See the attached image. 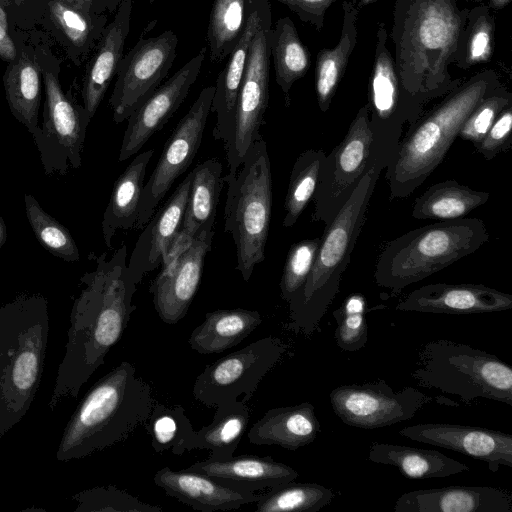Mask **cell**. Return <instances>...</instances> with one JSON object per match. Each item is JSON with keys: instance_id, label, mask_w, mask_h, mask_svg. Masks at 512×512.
<instances>
[{"instance_id": "obj_32", "label": "cell", "mask_w": 512, "mask_h": 512, "mask_svg": "<svg viewBox=\"0 0 512 512\" xmlns=\"http://www.w3.org/2000/svg\"><path fill=\"white\" fill-rule=\"evenodd\" d=\"M343 21L338 43L321 49L316 56L315 91L320 111H328L348 61L357 43V20L360 7L357 0L342 2Z\"/></svg>"}, {"instance_id": "obj_1", "label": "cell", "mask_w": 512, "mask_h": 512, "mask_svg": "<svg viewBox=\"0 0 512 512\" xmlns=\"http://www.w3.org/2000/svg\"><path fill=\"white\" fill-rule=\"evenodd\" d=\"M122 244L110 258H95V269L80 278L81 289L70 312L63 358L58 365L48 408L54 411L64 400L77 398L81 388L104 364L136 310L132 279Z\"/></svg>"}, {"instance_id": "obj_33", "label": "cell", "mask_w": 512, "mask_h": 512, "mask_svg": "<svg viewBox=\"0 0 512 512\" xmlns=\"http://www.w3.org/2000/svg\"><path fill=\"white\" fill-rule=\"evenodd\" d=\"M259 311L243 308L219 309L205 314L188 339L190 348L200 354H216L247 338L260 324Z\"/></svg>"}, {"instance_id": "obj_15", "label": "cell", "mask_w": 512, "mask_h": 512, "mask_svg": "<svg viewBox=\"0 0 512 512\" xmlns=\"http://www.w3.org/2000/svg\"><path fill=\"white\" fill-rule=\"evenodd\" d=\"M178 37L172 30L141 37L121 59L109 98L113 121L121 123L161 85L176 58Z\"/></svg>"}, {"instance_id": "obj_46", "label": "cell", "mask_w": 512, "mask_h": 512, "mask_svg": "<svg viewBox=\"0 0 512 512\" xmlns=\"http://www.w3.org/2000/svg\"><path fill=\"white\" fill-rule=\"evenodd\" d=\"M366 300L362 294L349 295L339 308L332 312L336 321V344L346 352H356L368 341L365 317Z\"/></svg>"}, {"instance_id": "obj_41", "label": "cell", "mask_w": 512, "mask_h": 512, "mask_svg": "<svg viewBox=\"0 0 512 512\" xmlns=\"http://www.w3.org/2000/svg\"><path fill=\"white\" fill-rule=\"evenodd\" d=\"M495 21L488 5L469 8L467 22L458 42L453 65L467 70L488 62L494 47Z\"/></svg>"}, {"instance_id": "obj_2", "label": "cell", "mask_w": 512, "mask_h": 512, "mask_svg": "<svg viewBox=\"0 0 512 512\" xmlns=\"http://www.w3.org/2000/svg\"><path fill=\"white\" fill-rule=\"evenodd\" d=\"M469 8L459 0H396L390 37L405 93L423 107L463 80L449 71Z\"/></svg>"}, {"instance_id": "obj_4", "label": "cell", "mask_w": 512, "mask_h": 512, "mask_svg": "<svg viewBox=\"0 0 512 512\" xmlns=\"http://www.w3.org/2000/svg\"><path fill=\"white\" fill-rule=\"evenodd\" d=\"M500 84L495 70L480 71L407 128L386 168L390 199L406 198L426 181L446 156L468 115Z\"/></svg>"}, {"instance_id": "obj_16", "label": "cell", "mask_w": 512, "mask_h": 512, "mask_svg": "<svg viewBox=\"0 0 512 512\" xmlns=\"http://www.w3.org/2000/svg\"><path fill=\"white\" fill-rule=\"evenodd\" d=\"M272 18L256 32L247 58L240 86L233 132L225 145L228 163L227 177L240 168L249 147L262 138L260 127L269 101L270 30Z\"/></svg>"}, {"instance_id": "obj_53", "label": "cell", "mask_w": 512, "mask_h": 512, "mask_svg": "<svg viewBox=\"0 0 512 512\" xmlns=\"http://www.w3.org/2000/svg\"><path fill=\"white\" fill-rule=\"evenodd\" d=\"M65 4L98 14L104 13L101 0H60Z\"/></svg>"}, {"instance_id": "obj_52", "label": "cell", "mask_w": 512, "mask_h": 512, "mask_svg": "<svg viewBox=\"0 0 512 512\" xmlns=\"http://www.w3.org/2000/svg\"><path fill=\"white\" fill-rule=\"evenodd\" d=\"M40 2L41 0H13L12 9L9 11L11 19L24 16L35 18Z\"/></svg>"}, {"instance_id": "obj_30", "label": "cell", "mask_w": 512, "mask_h": 512, "mask_svg": "<svg viewBox=\"0 0 512 512\" xmlns=\"http://www.w3.org/2000/svg\"><path fill=\"white\" fill-rule=\"evenodd\" d=\"M315 408L310 402L269 409L247 433L254 445H277L297 450L312 443L320 432Z\"/></svg>"}, {"instance_id": "obj_56", "label": "cell", "mask_w": 512, "mask_h": 512, "mask_svg": "<svg viewBox=\"0 0 512 512\" xmlns=\"http://www.w3.org/2000/svg\"><path fill=\"white\" fill-rule=\"evenodd\" d=\"M7 239V227L5 221L2 217H0V249L5 244Z\"/></svg>"}, {"instance_id": "obj_44", "label": "cell", "mask_w": 512, "mask_h": 512, "mask_svg": "<svg viewBox=\"0 0 512 512\" xmlns=\"http://www.w3.org/2000/svg\"><path fill=\"white\" fill-rule=\"evenodd\" d=\"M24 206L28 222L41 246L64 261H79V249L68 229L48 214L33 195L24 194Z\"/></svg>"}, {"instance_id": "obj_3", "label": "cell", "mask_w": 512, "mask_h": 512, "mask_svg": "<svg viewBox=\"0 0 512 512\" xmlns=\"http://www.w3.org/2000/svg\"><path fill=\"white\" fill-rule=\"evenodd\" d=\"M155 399L135 366L122 361L84 395L60 439L56 460L85 458L123 442L148 420Z\"/></svg>"}, {"instance_id": "obj_51", "label": "cell", "mask_w": 512, "mask_h": 512, "mask_svg": "<svg viewBox=\"0 0 512 512\" xmlns=\"http://www.w3.org/2000/svg\"><path fill=\"white\" fill-rule=\"evenodd\" d=\"M10 20L9 10L0 4V58L7 63L13 62L18 53Z\"/></svg>"}, {"instance_id": "obj_6", "label": "cell", "mask_w": 512, "mask_h": 512, "mask_svg": "<svg viewBox=\"0 0 512 512\" xmlns=\"http://www.w3.org/2000/svg\"><path fill=\"white\" fill-rule=\"evenodd\" d=\"M372 163L331 222L326 224L312 269L290 299L287 328L310 337L340 288V281L365 223L367 209L385 164Z\"/></svg>"}, {"instance_id": "obj_35", "label": "cell", "mask_w": 512, "mask_h": 512, "mask_svg": "<svg viewBox=\"0 0 512 512\" xmlns=\"http://www.w3.org/2000/svg\"><path fill=\"white\" fill-rule=\"evenodd\" d=\"M189 195L180 231L194 239L204 231L213 230L216 209L223 187L222 164L208 159L191 172Z\"/></svg>"}, {"instance_id": "obj_45", "label": "cell", "mask_w": 512, "mask_h": 512, "mask_svg": "<svg viewBox=\"0 0 512 512\" xmlns=\"http://www.w3.org/2000/svg\"><path fill=\"white\" fill-rule=\"evenodd\" d=\"M74 512H162L163 508L139 500L115 486H96L72 496Z\"/></svg>"}, {"instance_id": "obj_48", "label": "cell", "mask_w": 512, "mask_h": 512, "mask_svg": "<svg viewBox=\"0 0 512 512\" xmlns=\"http://www.w3.org/2000/svg\"><path fill=\"white\" fill-rule=\"evenodd\" d=\"M512 104V93L502 84L489 93L468 115L458 136L477 144L487 133L499 113Z\"/></svg>"}, {"instance_id": "obj_14", "label": "cell", "mask_w": 512, "mask_h": 512, "mask_svg": "<svg viewBox=\"0 0 512 512\" xmlns=\"http://www.w3.org/2000/svg\"><path fill=\"white\" fill-rule=\"evenodd\" d=\"M334 413L351 427L376 429L412 419L425 405L456 406L444 397L429 396L413 387L394 391L384 380L343 384L329 393Z\"/></svg>"}, {"instance_id": "obj_7", "label": "cell", "mask_w": 512, "mask_h": 512, "mask_svg": "<svg viewBox=\"0 0 512 512\" xmlns=\"http://www.w3.org/2000/svg\"><path fill=\"white\" fill-rule=\"evenodd\" d=\"M488 240L487 228L478 218L438 221L410 230L381 251L375 282L397 294L474 253Z\"/></svg>"}, {"instance_id": "obj_25", "label": "cell", "mask_w": 512, "mask_h": 512, "mask_svg": "<svg viewBox=\"0 0 512 512\" xmlns=\"http://www.w3.org/2000/svg\"><path fill=\"white\" fill-rule=\"evenodd\" d=\"M395 512H512V494L491 486L418 489L398 497Z\"/></svg>"}, {"instance_id": "obj_26", "label": "cell", "mask_w": 512, "mask_h": 512, "mask_svg": "<svg viewBox=\"0 0 512 512\" xmlns=\"http://www.w3.org/2000/svg\"><path fill=\"white\" fill-rule=\"evenodd\" d=\"M18 53L8 63L3 84L9 109L33 136L39 128V107L42 93V72L35 38L13 30Z\"/></svg>"}, {"instance_id": "obj_29", "label": "cell", "mask_w": 512, "mask_h": 512, "mask_svg": "<svg viewBox=\"0 0 512 512\" xmlns=\"http://www.w3.org/2000/svg\"><path fill=\"white\" fill-rule=\"evenodd\" d=\"M215 478L236 489L255 492L294 481L298 472L269 456L241 455L225 460L207 459L186 468Z\"/></svg>"}, {"instance_id": "obj_19", "label": "cell", "mask_w": 512, "mask_h": 512, "mask_svg": "<svg viewBox=\"0 0 512 512\" xmlns=\"http://www.w3.org/2000/svg\"><path fill=\"white\" fill-rule=\"evenodd\" d=\"M213 235L214 230L199 234L178 257L163 265L150 285L155 310L164 323L176 324L187 314L198 290Z\"/></svg>"}, {"instance_id": "obj_55", "label": "cell", "mask_w": 512, "mask_h": 512, "mask_svg": "<svg viewBox=\"0 0 512 512\" xmlns=\"http://www.w3.org/2000/svg\"><path fill=\"white\" fill-rule=\"evenodd\" d=\"M511 0H489V8L493 10H501L506 7Z\"/></svg>"}, {"instance_id": "obj_27", "label": "cell", "mask_w": 512, "mask_h": 512, "mask_svg": "<svg viewBox=\"0 0 512 512\" xmlns=\"http://www.w3.org/2000/svg\"><path fill=\"white\" fill-rule=\"evenodd\" d=\"M134 0H121L94 48L83 79V106L93 118L116 75L130 30Z\"/></svg>"}, {"instance_id": "obj_39", "label": "cell", "mask_w": 512, "mask_h": 512, "mask_svg": "<svg viewBox=\"0 0 512 512\" xmlns=\"http://www.w3.org/2000/svg\"><path fill=\"white\" fill-rule=\"evenodd\" d=\"M144 426L156 453L171 452L181 456L194 450L196 431L181 405H167L155 400Z\"/></svg>"}, {"instance_id": "obj_37", "label": "cell", "mask_w": 512, "mask_h": 512, "mask_svg": "<svg viewBox=\"0 0 512 512\" xmlns=\"http://www.w3.org/2000/svg\"><path fill=\"white\" fill-rule=\"evenodd\" d=\"M270 52L275 80L289 104L293 84L304 77L310 67V54L302 43L294 22L288 16L279 18L270 30Z\"/></svg>"}, {"instance_id": "obj_13", "label": "cell", "mask_w": 512, "mask_h": 512, "mask_svg": "<svg viewBox=\"0 0 512 512\" xmlns=\"http://www.w3.org/2000/svg\"><path fill=\"white\" fill-rule=\"evenodd\" d=\"M368 105H363L343 140L325 156L313 195L314 221L331 222L372 163Z\"/></svg>"}, {"instance_id": "obj_17", "label": "cell", "mask_w": 512, "mask_h": 512, "mask_svg": "<svg viewBox=\"0 0 512 512\" xmlns=\"http://www.w3.org/2000/svg\"><path fill=\"white\" fill-rule=\"evenodd\" d=\"M215 86L203 88L166 142L150 178L144 184L134 228L145 226L175 180L191 165L200 147Z\"/></svg>"}, {"instance_id": "obj_23", "label": "cell", "mask_w": 512, "mask_h": 512, "mask_svg": "<svg viewBox=\"0 0 512 512\" xmlns=\"http://www.w3.org/2000/svg\"><path fill=\"white\" fill-rule=\"evenodd\" d=\"M35 19L75 65L86 60L108 24L106 14L84 11L60 0H41Z\"/></svg>"}, {"instance_id": "obj_21", "label": "cell", "mask_w": 512, "mask_h": 512, "mask_svg": "<svg viewBox=\"0 0 512 512\" xmlns=\"http://www.w3.org/2000/svg\"><path fill=\"white\" fill-rule=\"evenodd\" d=\"M512 308V295L483 284L434 283L421 286L396 310L441 314L492 313Z\"/></svg>"}, {"instance_id": "obj_43", "label": "cell", "mask_w": 512, "mask_h": 512, "mask_svg": "<svg viewBox=\"0 0 512 512\" xmlns=\"http://www.w3.org/2000/svg\"><path fill=\"white\" fill-rule=\"evenodd\" d=\"M325 156L322 149L310 148L297 157L284 202V227H292L312 200Z\"/></svg>"}, {"instance_id": "obj_42", "label": "cell", "mask_w": 512, "mask_h": 512, "mask_svg": "<svg viewBox=\"0 0 512 512\" xmlns=\"http://www.w3.org/2000/svg\"><path fill=\"white\" fill-rule=\"evenodd\" d=\"M335 494L331 488L316 483L294 481L260 494L256 512H317L329 505Z\"/></svg>"}, {"instance_id": "obj_20", "label": "cell", "mask_w": 512, "mask_h": 512, "mask_svg": "<svg viewBox=\"0 0 512 512\" xmlns=\"http://www.w3.org/2000/svg\"><path fill=\"white\" fill-rule=\"evenodd\" d=\"M401 436L413 441L453 450L487 463L491 472L512 467V435L482 427L426 423L402 428Z\"/></svg>"}, {"instance_id": "obj_59", "label": "cell", "mask_w": 512, "mask_h": 512, "mask_svg": "<svg viewBox=\"0 0 512 512\" xmlns=\"http://www.w3.org/2000/svg\"><path fill=\"white\" fill-rule=\"evenodd\" d=\"M469 2H474V3H481L483 0H467Z\"/></svg>"}, {"instance_id": "obj_9", "label": "cell", "mask_w": 512, "mask_h": 512, "mask_svg": "<svg viewBox=\"0 0 512 512\" xmlns=\"http://www.w3.org/2000/svg\"><path fill=\"white\" fill-rule=\"evenodd\" d=\"M412 377L419 386L458 395L468 405L485 398L512 406L511 366L468 344L445 339L425 343Z\"/></svg>"}, {"instance_id": "obj_28", "label": "cell", "mask_w": 512, "mask_h": 512, "mask_svg": "<svg viewBox=\"0 0 512 512\" xmlns=\"http://www.w3.org/2000/svg\"><path fill=\"white\" fill-rule=\"evenodd\" d=\"M190 173L182 180L169 200L153 214L140 234L127 264L138 284L156 269L181 227L190 189Z\"/></svg>"}, {"instance_id": "obj_54", "label": "cell", "mask_w": 512, "mask_h": 512, "mask_svg": "<svg viewBox=\"0 0 512 512\" xmlns=\"http://www.w3.org/2000/svg\"><path fill=\"white\" fill-rule=\"evenodd\" d=\"M101 2L104 12L108 11L109 13H114L121 0H101Z\"/></svg>"}, {"instance_id": "obj_11", "label": "cell", "mask_w": 512, "mask_h": 512, "mask_svg": "<svg viewBox=\"0 0 512 512\" xmlns=\"http://www.w3.org/2000/svg\"><path fill=\"white\" fill-rule=\"evenodd\" d=\"M387 41L386 25L379 22L367 105L372 133L371 157L384 163L386 168L396 154L404 126L408 128L416 122L424 109L403 90Z\"/></svg>"}, {"instance_id": "obj_10", "label": "cell", "mask_w": 512, "mask_h": 512, "mask_svg": "<svg viewBox=\"0 0 512 512\" xmlns=\"http://www.w3.org/2000/svg\"><path fill=\"white\" fill-rule=\"evenodd\" d=\"M45 93L43 121L32 136L47 175H64L82 164L87 127L92 119L83 105L63 90L60 63L50 47L36 39Z\"/></svg>"}, {"instance_id": "obj_57", "label": "cell", "mask_w": 512, "mask_h": 512, "mask_svg": "<svg viewBox=\"0 0 512 512\" xmlns=\"http://www.w3.org/2000/svg\"><path fill=\"white\" fill-rule=\"evenodd\" d=\"M378 0H357V3H358V6L360 8L362 7H365V6H368V5H371L375 2H377Z\"/></svg>"}, {"instance_id": "obj_31", "label": "cell", "mask_w": 512, "mask_h": 512, "mask_svg": "<svg viewBox=\"0 0 512 512\" xmlns=\"http://www.w3.org/2000/svg\"><path fill=\"white\" fill-rule=\"evenodd\" d=\"M153 153L154 149H150L138 154L114 183L101 223L108 248L118 230L132 229L137 222L146 169Z\"/></svg>"}, {"instance_id": "obj_5", "label": "cell", "mask_w": 512, "mask_h": 512, "mask_svg": "<svg viewBox=\"0 0 512 512\" xmlns=\"http://www.w3.org/2000/svg\"><path fill=\"white\" fill-rule=\"evenodd\" d=\"M48 300L21 294L0 306V440L30 409L48 346Z\"/></svg>"}, {"instance_id": "obj_36", "label": "cell", "mask_w": 512, "mask_h": 512, "mask_svg": "<svg viewBox=\"0 0 512 512\" xmlns=\"http://www.w3.org/2000/svg\"><path fill=\"white\" fill-rule=\"evenodd\" d=\"M490 194L474 190L456 180H445L429 187L415 199L412 216L418 220H452L463 218L485 204Z\"/></svg>"}, {"instance_id": "obj_24", "label": "cell", "mask_w": 512, "mask_h": 512, "mask_svg": "<svg viewBox=\"0 0 512 512\" xmlns=\"http://www.w3.org/2000/svg\"><path fill=\"white\" fill-rule=\"evenodd\" d=\"M154 483L166 495L202 512L229 511L255 503L259 494L236 489L215 478L196 471L172 470L163 467L156 471Z\"/></svg>"}, {"instance_id": "obj_34", "label": "cell", "mask_w": 512, "mask_h": 512, "mask_svg": "<svg viewBox=\"0 0 512 512\" xmlns=\"http://www.w3.org/2000/svg\"><path fill=\"white\" fill-rule=\"evenodd\" d=\"M368 460L396 467L410 479L443 478L469 471V467L432 449L373 442Z\"/></svg>"}, {"instance_id": "obj_58", "label": "cell", "mask_w": 512, "mask_h": 512, "mask_svg": "<svg viewBox=\"0 0 512 512\" xmlns=\"http://www.w3.org/2000/svg\"><path fill=\"white\" fill-rule=\"evenodd\" d=\"M0 4L10 11L13 6V0H0Z\"/></svg>"}, {"instance_id": "obj_60", "label": "cell", "mask_w": 512, "mask_h": 512, "mask_svg": "<svg viewBox=\"0 0 512 512\" xmlns=\"http://www.w3.org/2000/svg\"><path fill=\"white\" fill-rule=\"evenodd\" d=\"M155 0H149L150 3H153Z\"/></svg>"}, {"instance_id": "obj_22", "label": "cell", "mask_w": 512, "mask_h": 512, "mask_svg": "<svg viewBox=\"0 0 512 512\" xmlns=\"http://www.w3.org/2000/svg\"><path fill=\"white\" fill-rule=\"evenodd\" d=\"M272 18L269 0H253L244 32L218 74L210 112L217 120L213 136L226 145L232 135L240 86L253 38L265 21Z\"/></svg>"}, {"instance_id": "obj_47", "label": "cell", "mask_w": 512, "mask_h": 512, "mask_svg": "<svg viewBox=\"0 0 512 512\" xmlns=\"http://www.w3.org/2000/svg\"><path fill=\"white\" fill-rule=\"evenodd\" d=\"M320 237L293 244L287 254L281 281V297L287 303L304 285L315 260Z\"/></svg>"}, {"instance_id": "obj_40", "label": "cell", "mask_w": 512, "mask_h": 512, "mask_svg": "<svg viewBox=\"0 0 512 512\" xmlns=\"http://www.w3.org/2000/svg\"><path fill=\"white\" fill-rule=\"evenodd\" d=\"M253 0H214L210 12L207 43L210 60L221 63L230 55L246 27Z\"/></svg>"}, {"instance_id": "obj_8", "label": "cell", "mask_w": 512, "mask_h": 512, "mask_svg": "<svg viewBox=\"0 0 512 512\" xmlns=\"http://www.w3.org/2000/svg\"><path fill=\"white\" fill-rule=\"evenodd\" d=\"M223 180L227 183L224 230L235 244L236 269L249 281L265 257L272 209L271 164L263 138L249 147L237 173Z\"/></svg>"}, {"instance_id": "obj_18", "label": "cell", "mask_w": 512, "mask_h": 512, "mask_svg": "<svg viewBox=\"0 0 512 512\" xmlns=\"http://www.w3.org/2000/svg\"><path fill=\"white\" fill-rule=\"evenodd\" d=\"M206 53L207 47H202L128 117L119 162L138 153L150 137L160 131L173 116L196 82Z\"/></svg>"}, {"instance_id": "obj_12", "label": "cell", "mask_w": 512, "mask_h": 512, "mask_svg": "<svg viewBox=\"0 0 512 512\" xmlns=\"http://www.w3.org/2000/svg\"><path fill=\"white\" fill-rule=\"evenodd\" d=\"M287 349L280 338L266 336L219 358L197 376L193 397L210 408L236 402L240 396L246 403Z\"/></svg>"}, {"instance_id": "obj_38", "label": "cell", "mask_w": 512, "mask_h": 512, "mask_svg": "<svg viewBox=\"0 0 512 512\" xmlns=\"http://www.w3.org/2000/svg\"><path fill=\"white\" fill-rule=\"evenodd\" d=\"M250 419V409L241 400L216 407L212 422L196 431L195 449L209 451V459L234 456Z\"/></svg>"}, {"instance_id": "obj_50", "label": "cell", "mask_w": 512, "mask_h": 512, "mask_svg": "<svg viewBox=\"0 0 512 512\" xmlns=\"http://www.w3.org/2000/svg\"><path fill=\"white\" fill-rule=\"evenodd\" d=\"M289 8L303 22L317 31L324 27L327 10L337 0H275Z\"/></svg>"}, {"instance_id": "obj_49", "label": "cell", "mask_w": 512, "mask_h": 512, "mask_svg": "<svg viewBox=\"0 0 512 512\" xmlns=\"http://www.w3.org/2000/svg\"><path fill=\"white\" fill-rule=\"evenodd\" d=\"M511 131L512 104L499 113L487 133L474 147L486 160H491L510 147Z\"/></svg>"}]
</instances>
